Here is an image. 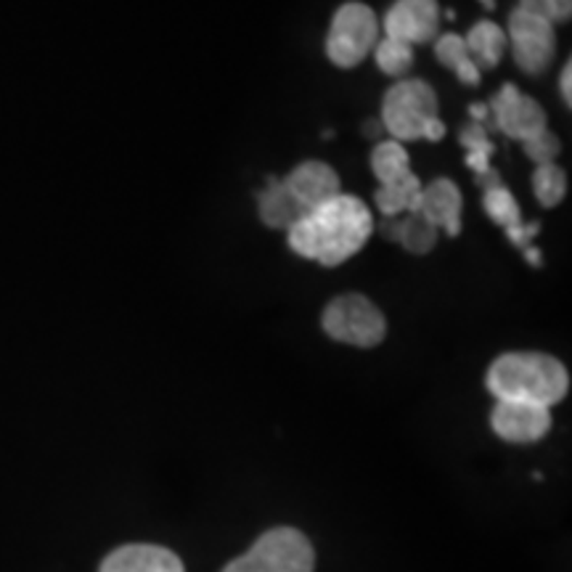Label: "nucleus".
Returning <instances> with one entry per match:
<instances>
[{
	"mask_svg": "<svg viewBox=\"0 0 572 572\" xmlns=\"http://www.w3.org/2000/svg\"><path fill=\"white\" fill-rule=\"evenodd\" d=\"M372 231L374 220L368 207L358 196L340 194L307 210L287 233L292 252L334 268L358 255Z\"/></svg>",
	"mask_w": 572,
	"mask_h": 572,
	"instance_id": "f257e3e1",
	"label": "nucleus"
},
{
	"mask_svg": "<svg viewBox=\"0 0 572 572\" xmlns=\"http://www.w3.org/2000/svg\"><path fill=\"white\" fill-rule=\"evenodd\" d=\"M488 390L496 401H520L551 409L570 390L562 361L546 353H507L488 368Z\"/></svg>",
	"mask_w": 572,
	"mask_h": 572,
	"instance_id": "f03ea898",
	"label": "nucleus"
},
{
	"mask_svg": "<svg viewBox=\"0 0 572 572\" xmlns=\"http://www.w3.org/2000/svg\"><path fill=\"white\" fill-rule=\"evenodd\" d=\"M381 125L401 141H442L446 125L438 120V94L424 80H398L381 101Z\"/></svg>",
	"mask_w": 572,
	"mask_h": 572,
	"instance_id": "7ed1b4c3",
	"label": "nucleus"
},
{
	"mask_svg": "<svg viewBox=\"0 0 572 572\" xmlns=\"http://www.w3.org/2000/svg\"><path fill=\"white\" fill-rule=\"evenodd\" d=\"M313 568L316 553L311 540L294 527H273L223 572H313Z\"/></svg>",
	"mask_w": 572,
	"mask_h": 572,
	"instance_id": "20e7f679",
	"label": "nucleus"
},
{
	"mask_svg": "<svg viewBox=\"0 0 572 572\" xmlns=\"http://www.w3.org/2000/svg\"><path fill=\"white\" fill-rule=\"evenodd\" d=\"M379 38V22L366 3H344L337 9L326 35V57L340 70L358 66Z\"/></svg>",
	"mask_w": 572,
	"mask_h": 572,
	"instance_id": "39448f33",
	"label": "nucleus"
},
{
	"mask_svg": "<svg viewBox=\"0 0 572 572\" xmlns=\"http://www.w3.org/2000/svg\"><path fill=\"white\" fill-rule=\"evenodd\" d=\"M321 324L331 340L353 344V348H377L387 334L385 316L363 294H342L331 300L326 305Z\"/></svg>",
	"mask_w": 572,
	"mask_h": 572,
	"instance_id": "423d86ee",
	"label": "nucleus"
},
{
	"mask_svg": "<svg viewBox=\"0 0 572 572\" xmlns=\"http://www.w3.org/2000/svg\"><path fill=\"white\" fill-rule=\"evenodd\" d=\"M507 42H512L516 66L527 75H544L553 61V53H557L553 24L544 16L525 14L520 9H514L509 16Z\"/></svg>",
	"mask_w": 572,
	"mask_h": 572,
	"instance_id": "0eeeda50",
	"label": "nucleus"
},
{
	"mask_svg": "<svg viewBox=\"0 0 572 572\" xmlns=\"http://www.w3.org/2000/svg\"><path fill=\"white\" fill-rule=\"evenodd\" d=\"M490 112H494L498 131L514 141H527L535 133L546 131L544 107L535 98L520 94V88H514V85H503L498 90L494 104H490Z\"/></svg>",
	"mask_w": 572,
	"mask_h": 572,
	"instance_id": "6e6552de",
	"label": "nucleus"
},
{
	"mask_svg": "<svg viewBox=\"0 0 572 572\" xmlns=\"http://www.w3.org/2000/svg\"><path fill=\"white\" fill-rule=\"evenodd\" d=\"M440 5L438 0H395L385 16L387 38L405 46L429 42L438 35Z\"/></svg>",
	"mask_w": 572,
	"mask_h": 572,
	"instance_id": "1a4fd4ad",
	"label": "nucleus"
},
{
	"mask_svg": "<svg viewBox=\"0 0 572 572\" xmlns=\"http://www.w3.org/2000/svg\"><path fill=\"white\" fill-rule=\"evenodd\" d=\"M490 427L507 442H538L551 429V411L533 403L498 401L490 414Z\"/></svg>",
	"mask_w": 572,
	"mask_h": 572,
	"instance_id": "9d476101",
	"label": "nucleus"
},
{
	"mask_svg": "<svg viewBox=\"0 0 572 572\" xmlns=\"http://www.w3.org/2000/svg\"><path fill=\"white\" fill-rule=\"evenodd\" d=\"M284 186L305 207V212L342 194L340 175H337L334 168H329L326 162H318V159H307V162L297 165V168L289 172Z\"/></svg>",
	"mask_w": 572,
	"mask_h": 572,
	"instance_id": "9b49d317",
	"label": "nucleus"
},
{
	"mask_svg": "<svg viewBox=\"0 0 572 572\" xmlns=\"http://www.w3.org/2000/svg\"><path fill=\"white\" fill-rule=\"evenodd\" d=\"M98 572H186L178 553L154 544H127L109 553Z\"/></svg>",
	"mask_w": 572,
	"mask_h": 572,
	"instance_id": "f8f14e48",
	"label": "nucleus"
},
{
	"mask_svg": "<svg viewBox=\"0 0 572 572\" xmlns=\"http://www.w3.org/2000/svg\"><path fill=\"white\" fill-rule=\"evenodd\" d=\"M461 191L448 178H438L429 186H422L419 196V210L435 229H446L448 236H459L461 233Z\"/></svg>",
	"mask_w": 572,
	"mask_h": 572,
	"instance_id": "ddd939ff",
	"label": "nucleus"
},
{
	"mask_svg": "<svg viewBox=\"0 0 572 572\" xmlns=\"http://www.w3.org/2000/svg\"><path fill=\"white\" fill-rule=\"evenodd\" d=\"M260 220L268 226V229L276 231H289L300 218L305 215V207L289 194V188L276 178H270L268 188L260 194Z\"/></svg>",
	"mask_w": 572,
	"mask_h": 572,
	"instance_id": "4468645a",
	"label": "nucleus"
},
{
	"mask_svg": "<svg viewBox=\"0 0 572 572\" xmlns=\"http://www.w3.org/2000/svg\"><path fill=\"white\" fill-rule=\"evenodd\" d=\"M466 51H470V59L475 61L477 70H494V66L501 64L503 53H507V33L498 27L496 22H477L475 27L470 29V35L464 38Z\"/></svg>",
	"mask_w": 572,
	"mask_h": 572,
	"instance_id": "2eb2a0df",
	"label": "nucleus"
},
{
	"mask_svg": "<svg viewBox=\"0 0 572 572\" xmlns=\"http://www.w3.org/2000/svg\"><path fill=\"white\" fill-rule=\"evenodd\" d=\"M419 196H422V181L414 175V172H409V175H403L401 181L379 186L377 194H374V202H377L379 212L385 215V218H395V215L403 210L409 212L419 210Z\"/></svg>",
	"mask_w": 572,
	"mask_h": 572,
	"instance_id": "dca6fc26",
	"label": "nucleus"
},
{
	"mask_svg": "<svg viewBox=\"0 0 572 572\" xmlns=\"http://www.w3.org/2000/svg\"><path fill=\"white\" fill-rule=\"evenodd\" d=\"M398 244L411 255H427L438 244V229L422 212H411L405 220H398Z\"/></svg>",
	"mask_w": 572,
	"mask_h": 572,
	"instance_id": "f3484780",
	"label": "nucleus"
},
{
	"mask_svg": "<svg viewBox=\"0 0 572 572\" xmlns=\"http://www.w3.org/2000/svg\"><path fill=\"white\" fill-rule=\"evenodd\" d=\"M372 170L381 181V186L401 181L403 175L411 172L409 154H405L398 141H381V144H377V149L372 151Z\"/></svg>",
	"mask_w": 572,
	"mask_h": 572,
	"instance_id": "a211bd4d",
	"label": "nucleus"
},
{
	"mask_svg": "<svg viewBox=\"0 0 572 572\" xmlns=\"http://www.w3.org/2000/svg\"><path fill=\"white\" fill-rule=\"evenodd\" d=\"M533 194L544 207L562 205L568 196V175L559 165H540L533 172Z\"/></svg>",
	"mask_w": 572,
	"mask_h": 572,
	"instance_id": "6ab92c4d",
	"label": "nucleus"
},
{
	"mask_svg": "<svg viewBox=\"0 0 572 572\" xmlns=\"http://www.w3.org/2000/svg\"><path fill=\"white\" fill-rule=\"evenodd\" d=\"M377 66L390 77L409 75V70L414 66V51L401 40L385 38L377 42Z\"/></svg>",
	"mask_w": 572,
	"mask_h": 572,
	"instance_id": "aec40b11",
	"label": "nucleus"
},
{
	"mask_svg": "<svg viewBox=\"0 0 572 572\" xmlns=\"http://www.w3.org/2000/svg\"><path fill=\"white\" fill-rule=\"evenodd\" d=\"M485 212L490 215V220L503 229H512V226H520V205L514 202L512 191H507L503 186H498L494 191H485Z\"/></svg>",
	"mask_w": 572,
	"mask_h": 572,
	"instance_id": "412c9836",
	"label": "nucleus"
},
{
	"mask_svg": "<svg viewBox=\"0 0 572 572\" xmlns=\"http://www.w3.org/2000/svg\"><path fill=\"white\" fill-rule=\"evenodd\" d=\"M522 146H525V154L533 159L535 168H540V165H553V159L559 157V149H562L557 135L549 131L535 133L533 138L522 141Z\"/></svg>",
	"mask_w": 572,
	"mask_h": 572,
	"instance_id": "4be33fe9",
	"label": "nucleus"
},
{
	"mask_svg": "<svg viewBox=\"0 0 572 572\" xmlns=\"http://www.w3.org/2000/svg\"><path fill=\"white\" fill-rule=\"evenodd\" d=\"M435 53H438L440 64L448 66V70L457 72L461 64H466L470 61V51H466V42L461 35H440L438 42H435Z\"/></svg>",
	"mask_w": 572,
	"mask_h": 572,
	"instance_id": "5701e85b",
	"label": "nucleus"
},
{
	"mask_svg": "<svg viewBox=\"0 0 572 572\" xmlns=\"http://www.w3.org/2000/svg\"><path fill=\"white\" fill-rule=\"evenodd\" d=\"M461 144L466 146V151H479V154H494V144H490L488 131H485L479 122H472L470 127L461 131Z\"/></svg>",
	"mask_w": 572,
	"mask_h": 572,
	"instance_id": "b1692460",
	"label": "nucleus"
},
{
	"mask_svg": "<svg viewBox=\"0 0 572 572\" xmlns=\"http://www.w3.org/2000/svg\"><path fill=\"white\" fill-rule=\"evenodd\" d=\"M546 3H549V20H551V24L570 22L572 0H546Z\"/></svg>",
	"mask_w": 572,
	"mask_h": 572,
	"instance_id": "393cba45",
	"label": "nucleus"
},
{
	"mask_svg": "<svg viewBox=\"0 0 572 572\" xmlns=\"http://www.w3.org/2000/svg\"><path fill=\"white\" fill-rule=\"evenodd\" d=\"M509 239L516 244V247H527L531 244V239L538 233V223H531V226H512V229H507Z\"/></svg>",
	"mask_w": 572,
	"mask_h": 572,
	"instance_id": "a878e982",
	"label": "nucleus"
},
{
	"mask_svg": "<svg viewBox=\"0 0 572 572\" xmlns=\"http://www.w3.org/2000/svg\"><path fill=\"white\" fill-rule=\"evenodd\" d=\"M457 77L461 80L464 85H479V70L475 61H466V64H461L457 70Z\"/></svg>",
	"mask_w": 572,
	"mask_h": 572,
	"instance_id": "bb28decb",
	"label": "nucleus"
},
{
	"mask_svg": "<svg viewBox=\"0 0 572 572\" xmlns=\"http://www.w3.org/2000/svg\"><path fill=\"white\" fill-rule=\"evenodd\" d=\"M466 165L475 170V175L479 172L490 170V154H479V151H466Z\"/></svg>",
	"mask_w": 572,
	"mask_h": 572,
	"instance_id": "cd10ccee",
	"label": "nucleus"
},
{
	"mask_svg": "<svg viewBox=\"0 0 572 572\" xmlns=\"http://www.w3.org/2000/svg\"><path fill=\"white\" fill-rule=\"evenodd\" d=\"M559 90H562V98L564 104H572V61H568L562 70V77H559Z\"/></svg>",
	"mask_w": 572,
	"mask_h": 572,
	"instance_id": "c85d7f7f",
	"label": "nucleus"
},
{
	"mask_svg": "<svg viewBox=\"0 0 572 572\" xmlns=\"http://www.w3.org/2000/svg\"><path fill=\"white\" fill-rule=\"evenodd\" d=\"M477 183H479V186H483L485 191H494V188L501 186V175H498V172H496L494 168H490V170L479 172Z\"/></svg>",
	"mask_w": 572,
	"mask_h": 572,
	"instance_id": "c756f323",
	"label": "nucleus"
},
{
	"mask_svg": "<svg viewBox=\"0 0 572 572\" xmlns=\"http://www.w3.org/2000/svg\"><path fill=\"white\" fill-rule=\"evenodd\" d=\"M379 231H381V236H385V239H392V242H398V220L387 218L385 223L379 226Z\"/></svg>",
	"mask_w": 572,
	"mask_h": 572,
	"instance_id": "7c9ffc66",
	"label": "nucleus"
},
{
	"mask_svg": "<svg viewBox=\"0 0 572 572\" xmlns=\"http://www.w3.org/2000/svg\"><path fill=\"white\" fill-rule=\"evenodd\" d=\"M470 114H472V120L483 125V120H488V107H483V104H472Z\"/></svg>",
	"mask_w": 572,
	"mask_h": 572,
	"instance_id": "2f4dec72",
	"label": "nucleus"
},
{
	"mask_svg": "<svg viewBox=\"0 0 572 572\" xmlns=\"http://www.w3.org/2000/svg\"><path fill=\"white\" fill-rule=\"evenodd\" d=\"M522 252H525V257H527V263H531V266H540V263H544V257H540V252L535 250L533 244L522 247Z\"/></svg>",
	"mask_w": 572,
	"mask_h": 572,
	"instance_id": "473e14b6",
	"label": "nucleus"
},
{
	"mask_svg": "<svg viewBox=\"0 0 572 572\" xmlns=\"http://www.w3.org/2000/svg\"><path fill=\"white\" fill-rule=\"evenodd\" d=\"M479 3H483L485 9H494V3H496V0H479Z\"/></svg>",
	"mask_w": 572,
	"mask_h": 572,
	"instance_id": "72a5a7b5",
	"label": "nucleus"
}]
</instances>
